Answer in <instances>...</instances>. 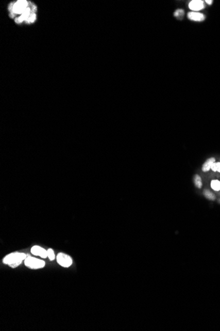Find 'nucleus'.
<instances>
[{"label":"nucleus","mask_w":220,"mask_h":331,"mask_svg":"<svg viewBox=\"0 0 220 331\" xmlns=\"http://www.w3.org/2000/svg\"><path fill=\"white\" fill-rule=\"evenodd\" d=\"M8 17L18 26H31L37 22L38 7L31 0H13L7 6Z\"/></svg>","instance_id":"1"},{"label":"nucleus","mask_w":220,"mask_h":331,"mask_svg":"<svg viewBox=\"0 0 220 331\" xmlns=\"http://www.w3.org/2000/svg\"><path fill=\"white\" fill-rule=\"evenodd\" d=\"M27 255L22 252H13L11 253L4 258L3 262L5 264L11 267V268H16L21 264L23 261H25Z\"/></svg>","instance_id":"2"},{"label":"nucleus","mask_w":220,"mask_h":331,"mask_svg":"<svg viewBox=\"0 0 220 331\" xmlns=\"http://www.w3.org/2000/svg\"><path fill=\"white\" fill-rule=\"evenodd\" d=\"M25 264L29 268L39 269L44 268L45 266V262L42 261V260L36 259V258L27 256L25 260Z\"/></svg>","instance_id":"3"},{"label":"nucleus","mask_w":220,"mask_h":331,"mask_svg":"<svg viewBox=\"0 0 220 331\" xmlns=\"http://www.w3.org/2000/svg\"><path fill=\"white\" fill-rule=\"evenodd\" d=\"M57 261L61 266L68 268L73 264V260L69 255L60 252L57 256Z\"/></svg>","instance_id":"4"},{"label":"nucleus","mask_w":220,"mask_h":331,"mask_svg":"<svg viewBox=\"0 0 220 331\" xmlns=\"http://www.w3.org/2000/svg\"><path fill=\"white\" fill-rule=\"evenodd\" d=\"M31 252L32 254L36 255V256H39L42 258H44V259L48 257V250L37 245H35L32 247Z\"/></svg>","instance_id":"5"},{"label":"nucleus","mask_w":220,"mask_h":331,"mask_svg":"<svg viewBox=\"0 0 220 331\" xmlns=\"http://www.w3.org/2000/svg\"><path fill=\"white\" fill-rule=\"evenodd\" d=\"M188 7L191 10L196 12L197 11H200L201 9H204V1H201V0H193L189 3Z\"/></svg>","instance_id":"6"},{"label":"nucleus","mask_w":220,"mask_h":331,"mask_svg":"<svg viewBox=\"0 0 220 331\" xmlns=\"http://www.w3.org/2000/svg\"><path fill=\"white\" fill-rule=\"evenodd\" d=\"M188 18L189 19L195 21H202L204 20L205 17L202 13L195 12V11H191L188 13Z\"/></svg>","instance_id":"7"},{"label":"nucleus","mask_w":220,"mask_h":331,"mask_svg":"<svg viewBox=\"0 0 220 331\" xmlns=\"http://www.w3.org/2000/svg\"><path fill=\"white\" fill-rule=\"evenodd\" d=\"M215 161H216V159H215L214 157H211L210 158V159H208L202 165V171L204 172L209 171L210 169H211V165H212V163H214Z\"/></svg>","instance_id":"8"},{"label":"nucleus","mask_w":220,"mask_h":331,"mask_svg":"<svg viewBox=\"0 0 220 331\" xmlns=\"http://www.w3.org/2000/svg\"><path fill=\"white\" fill-rule=\"evenodd\" d=\"M204 195L207 199L210 200H216V196L214 194H213L211 191L209 190H204Z\"/></svg>","instance_id":"9"},{"label":"nucleus","mask_w":220,"mask_h":331,"mask_svg":"<svg viewBox=\"0 0 220 331\" xmlns=\"http://www.w3.org/2000/svg\"><path fill=\"white\" fill-rule=\"evenodd\" d=\"M194 182H195V184L198 188H202V179H201L199 175H198V174H196L195 177H194Z\"/></svg>","instance_id":"10"},{"label":"nucleus","mask_w":220,"mask_h":331,"mask_svg":"<svg viewBox=\"0 0 220 331\" xmlns=\"http://www.w3.org/2000/svg\"><path fill=\"white\" fill-rule=\"evenodd\" d=\"M211 187L213 190L216 191L220 190V181L214 180L211 182Z\"/></svg>","instance_id":"11"},{"label":"nucleus","mask_w":220,"mask_h":331,"mask_svg":"<svg viewBox=\"0 0 220 331\" xmlns=\"http://www.w3.org/2000/svg\"><path fill=\"white\" fill-rule=\"evenodd\" d=\"M184 15V10L183 9H177L174 13V16L177 18H181Z\"/></svg>","instance_id":"12"},{"label":"nucleus","mask_w":220,"mask_h":331,"mask_svg":"<svg viewBox=\"0 0 220 331\" xmlns=\"http://www.w3.org/2000/svg\"><path fill=\"white\" fill-rule=\"evenodd\" d=\"M48 257L50 261H53L55 259V254H54L53 250L51 249H49L48 250Z\"/></svg>","instance_id":"13"},{"label":"nucleus","mask_w":220,"mask_h":331,"mask_svg":"<svg viewBox=\"0 0 220 331\" xmlns=\"http://www.w3.org/2000/svg\"><path fill=\"white\" fill-rule=\"evenodd\" d=\"M211 169L213 171H217V163L214 162V163H212L211 165Z\"/></svg>","instance_id":"14"},{"label":"nucleus","mask_w":220,"mask_h":331,"mask_svg":"<svg viewBox=\"0 0 220 331\" xmlns=\"http://www.w3.org/2000/svg\"><path fill=\"white\" fill-rule=\"evenodd\" d=\"M217 171L220 172V162L217 163Z\"/></svg>","instance_id":"15"},{"label":"nucleus","mask_w":220,"mask_h":331,"mask_svg":"<svg viewBox=\"0 0 220 331\" xmlns=\"http://www.w3.org/2000/svg\"><path fill=\"white\" fill-rule=\"evenodd\" d=\"M206 2L208 5H211L212 3V1H209V0H206Z\"/></svg>","instance_id":"16"},{"label":"nucleus","mask_w":220,"mask_h":331,"mask_svg":"<svg viewBox=\"0 0 220 331\" xmlns=\"http://www.w3.org/2000/svg\"><path fill=\"white\" fill-rule=\"evenodd\" d=\"M219 203H220V199H219Z\"/></svg>","instance_id":"17"}]
</instances>
